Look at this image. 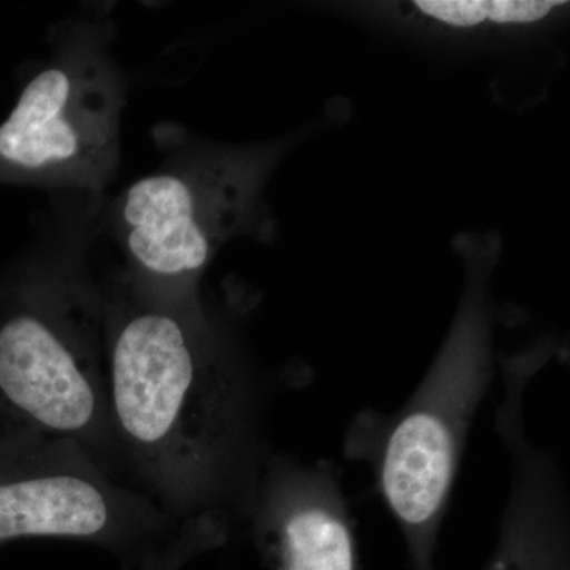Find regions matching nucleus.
Instances as JSON below:
<instances>
[{
	"mask_svg": "<svg viewBox=\"0 0 570 570\" xmlns=\"http://www.w3.org/2000/svg\"><path fill=\"white\" fill-rule=\"evenodd\" d=\"M105 351L119 480L175 523L243 528L275 452L268 390L234 326L205 305H160L124 284L108 296Z\"/></svg>",
	"mask_w": 570,
	"mask_h": 570,
	"instance_id": "obj_1",
	"label": "nucleus"
},
{
	"mask_svg": "<svg viewBox=\"0 0 570 570\" xmlns=\"http://www.w3.org/2000/svg\"><path fill=\"white\" fill-rule=\"evenodd\" d=\"M108 296L71 272L0 281V433L70 439L118 478L107 395Z\"/></svg>",
	"mask_w": 570,
	"mask_h": 570,
	"instance_id": "obj_2",
	"label": "nucleus"
},
{
	"mask_svg": "<svg viewBox=\"0 0 570 570\" xmlns=\"http://www.w3.org/2000/svg\"><path fill=\"white\" fill-rule=\"evenodd\" d=\"M489 269H468L459 311L411 400L377 426L379 490L392 512L411 570H438L448 512L468 434L494 376Z\"/></svg>",
	"mask_w": 570,
	"mask_h": 570,
	"instance_id": "obj_3",
	"label": "nucleus"
},
{
	"mask_svg": "<svg viewBox=\"0 0 570 570\" xmlns=\"http://www.w3.org/2000/svg\"><path fill=\"white\" fill-rule=\"evenodd\" d=\"M273 148L217 149L146 176L124 193L116 224L134 294L179 309L204 305L198 285L214 255L257 219Z\"/></svg>",
	"mask_w": 570,
	"mask_h": 570,
	"instance_id": "obj_4",
	"label": "nucleus"
},
{
	"mask_svg": "<svg viewBox=\"0 0 570 570\" xmlns=\"http://www.w3.org/2000/svg\"><path fill=\"white\" fill-rule=\"evenodd\" d=\"M181 527L77 442L36 431L0 433V546L75 540L141 570Z\"/></svg>",
	"mask_w": 570,
	"mask_h": 570,
	"instance_id": "obj_5",
	"label": "nucleus"
},
{
	"mask_svg": "<svg viewBox=\"0 0 570 570\" xmlns=\"http://www.w3.org/2000/svg\"><path fill=\"white\" fill-rule=\"evenodd\" d=\"M124 89L99 51L67 45L0 124V184L102 190L119 159Z\"/></svg>",
	"mask_w": 570,
	"mask_h": 570,
	"instance_id": "obj_6",
	"label": "nucleus"
},
{
	"mask_svg": "<svg viewBox=\"0 0 570 570\" xmlns=\"http://www.w3.org/2000/svg\"><path fill=\"white\" fill-rule=\"evenodd\" d=\"M243 528L268 570H360L340 472L325 461L273 453Z\"/></svg>",
	"mask_w": 570,
	"mask_h": 570,
	"instance_id": "obj_7",
	"label": "nucleus"
},
{
	"mask_svg": "<svg viewBox=\"0 0 570 570\" xmlns=\"http://www.w3.org/2000/svg\"><path fill=\"white\" fill-rule=\"evenodd\" d=\"M534 374L504 370L505 393L497 431L510 456V489L497 546L482 570H570L569 493L560 463L531 441L524 426V393Z\"/></svg>",
	"mask_w": 570,
	"mask_h": 570,
	"instance_id": "obj_8",
	"label": "nucleus"
},
{
	"mask_svg": "<svg viewBox=\"0 0 570 570\" xmlns=\"http://www.w3.org/2000/svg\"><path fill=\"white\" fill-rule=\"evenodd\" d=\"M564 2L553 0H417L420 17L453 29L530 26L549 18Z\"/></svg>",
	"mask_w": 570,
	"mask_h": 570,
	"instance_id": "obj_9",
	"label": "nucleus"
}]
</instances>
